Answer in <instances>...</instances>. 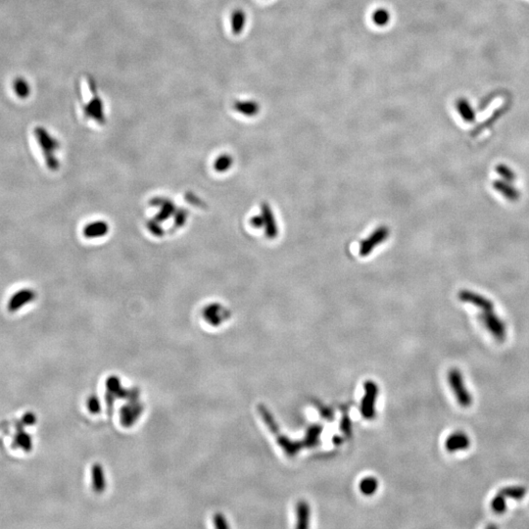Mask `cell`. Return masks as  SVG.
I'll return each mask as SVG.
<instances>
[{
	"instance_id": "1",
	"label": "cell",
	"mask_w": 529,
	"mask_h": 529,
	"mask_svg": "<svg viewBox=\"0 0 529 529\" xmlns=\"http://www.w3.org/2000/svg\"><path fill=\"white\" fill-rule=\"evenodd\" d=\"M34 135L36 136L39 147L42 150L47 168L50 171H57L60 165L57 157L55 156V151L59 148V142L56 138L50 135L46 129L42 127H37L34 130Z\"/></svg>"
},
{
	"instance_id": "3",
	"label": "cell",
	"mask_w": 529,
	"mask_h": 529,
	"mask_svg": "<svg viewBox=\"0 0 529 529\" xmlns=\"http://www.w3.org/2000/svg\"><path fill=\"white\" fill-rule=\"evenodd\" d=\"M480 320L484 323L485 328L491 333L493 337L502 342L507 337V328L504 321L501 320L493 311H483L480 316Z\"/></svg>"
},
{
	"instance_id": "6",
	"label": "cell",
	"mask_w": 529,
	"mask_h": 529,
	"mask_svg": "<svg viewBox=\"0 0 529 529\" xmlns=\"http://www.w3.org/2000/svg\"><path fill=\"white\" fill-rule=\"evenodd\" d=\"M37 298V293L30 288H24L21 290L16 291L13 294L7 304L8 311L10 313H15L19 311L21 308L24 307L27 304H30Z\"/></svg>"
},
{
	"instance_id": "4",
	"label": "cell",
	"mask_w": 529,
	"mask_h": 529,
	"mask_svg": "<svg viewBox=\"0 0 529 529\" xmlns=\"http://www.w3.org/2000/svg\"><path fill=\"white\" fill-rule=\"evenodd\" d=\"M251 224L255 229H264L265 233L269 237H274L278 234V225L274 216L269 206L264 205L261 210V214L254 217Z\"/></svg>"
},
{
	"instance_id": "21",
	"label": "cell",
	"mask_w": 529,
	"mask_h": 529,
	"mask_svg": "<svg viewBox=\"0 0 529 529\" xmlns=\"http://www.w3.org/2000/svg\"><path fill=\"white\" fill-rule=\"evenodd\" d=\"M376 488H377V481L373 477H367L361 481L360 489L366 495H370V494L375 492Z\"/></svg>"
},
{
	"instance_id": "23",
	"label": "cell",
	"mask_w": 529,
	"mask_h": 529,
	"mask_svg": "<svg viewBox=\"0 0 529 529\" xmlns=\"http://www.w3.org/2000/svg\"><path fill=\"white\" fill-rule=\"evenodd\" d=\"M233 165V158L226 154L219 157L215 162V170L219 172H225L229 170V168Z\"/></svg>"
},
{
	"instance_id": "16",
	"label": "cell",
	"mask_w": 529,
	"mask_h": 529,
	"mask_svg": "<svg viewBox=\"0 0 529 529\" xmlns=\"http://www.w3.org/2000/svg\"><path fill=\"white\" fill-rule=\"evenodd\" d=\"M309 518H310V508H309V505L304 502V501H301L299 502L297 505V520H298V524H297V527L298 528H306L308 527V522H309Z\"/></svg>"
},
{
	"instance_id": "19",
	"label": "cell",
	"mask_w": 529,
	"mask_h": 529,
	"mask_svg": "<svg viewBox=\"0 0 529 529\" xmlns=\"http://www.w3.org/2000/svg\"><path fill=\"white\" fill-rule=\"evenodd\" d=\"M93 486L96 492L101 493L105 487L103 471L100 465H94L93 467Z\"/></svg>"
},
{
	"instance_id": "5",
	"label": "cell",
	"mask_w": 529,
	"mask_h": 529,
	"mask_svg": "<svg viewBox=\"0 0 529 529\" xmlns=\"http://www.w3.org/2000/svg\"><path fill=\"white\" fill-rule=\"evenodd\" d=\"M365 396L362 402V415L366 418L374 417V405L379 388L374 382H368L365 385Z\"/></svg>"
},
{
	"instance_id": "25",
	"label": "cell",
	"mask_w": 529,
	"mask_h": 529,
	"mask_svg": "<svg viewBox=\"0 0 529 529\" xmlns=\"http://www.w3.org/2000/svg\"><path fill=\"white\" fill-rule=\"evenodd\" d=\"M23 421L25 422L26 424H33L36 422V418L33 414H28V415H26L25 418H23Z\"/></svg>"
},
{
	"instance_id": "12",
	"label": "cell",
	"mask_w": 529,
	"mask_h": 529,
	"mask_svg": "<svg viewBox=\"0 0 529 529\" xmlns=\"http://www.w3.org/2000/svg\"><path fill=\"white\" fill-rule=\"evenodd\" d=\"M493 187L494 189L499 192L501 195H503L508 200L514 202L517 201L519 198V192L517 188L513 185H510L509 182L504 181H495L493 182Z\"/></svg>"
},
{
	"instance_id": "2",
	"label": "cell",
	"mask_w": 529,
	"mask_h": 529,
	"mask_svg": "<svg viewBox=\"0 0 529 529\" xmlns=\"http://www.w3.org/2000/svg\"><path fill=\"white\" fill-rule=\"evenodd\" d=\"M448 382L451 389L455 394L459 405L463 408H469L472 405V396L465 384L463 374L460 369H451L448 372Z\"/></svg>"
},
{
	"instance_id": "18",
	"label": "cell",
	"mask_w": 529,
	"mask_h": 529,
	"mask_svg": "<svg viewBox=\"0 0 529 529\" xmlns=\"http://www.w3.org/2000/svg\"><path fill=\"white\" fill-rule=\"evenodd\" d=\"M500 493L506 498L513 500H521L526 495V488L523 486H508L500 490Z\"/></svg>"
},
{
	"instance_id": "9",
	"label": "cell",
	"mask_w": 529,
	"mask_h": 529,
	"mask_svg": "<svg viewBox=\"0 0 529 529\" xmlns=\"http://www.w3.org/2000/svg\"><path fill=\"white\" fill-rule=\"evenodd\" d=\"M470 446V439L468 434L464 431H458L453 432L446 439L445 447L448 452L455 453L458 451L467 450Z\"/></svg>"
},
{
	"instance_id": "10",
	"label": "cell",
	"mask_w": 529,
	"mask_h": 529,
	"mask_svg": "<svg viewBox=\"0 0 529 529\" xmlns=\"http://www.w3.org/2000/svg\"><path fill=\"white\" fill-rule=\"evenodd\" d=\"M234 108L237 113L241 114L242 116L249 117V118L257 116L261 110V107H260L258 102L256 100H251V99L235 101Z\"/></svg>"
},
{
	"instance_id": "17",
	"label": "cell",
	"mask_w": 529,
	"mask_h": 529,
	"mask_svg": "<svg viewBox=\"0 0 529 529\" xmlns=\"http://www.w3.org/2000/svg\"><path fill=\"white\" fill-rule=\"evenodd\" d=\"M13 87L16 95L21 99H26L31 94V86L24 78H16L13 83Z\"/></svg>"
},
{
	"instance_id": "24",
	"label": "cell",
	"mask_w": 529,
	"mask_h": 529,
	"mask_svg": "<svg viewBox=\"0 0 529 529\" xmlns=\"http://www.w3.org/2000/svg\"><path fill=\"white\" fill-rule=\"evenodd\" d=\"M17 443L19 444L20 447L24 448L25 450H30L31 447H32V441H31V438L28 434L26 433H20L18 434L17 436V439H16Z\"/></svg>"
},
{
	"instance_id": "20",
	"label": "cell",
	"mask_w": 529,
	"mask_h": 529,
	"mask_svg": "<svg viewBox=\"0 0 529 529\" xmlns=\"http://www.w3.org/2000/svg\"><path fill=\"white\" fill-rule=\"evenodd\" d=\"M506 497L504 495H502L501 493L499 492L494 498H493L492 502H491V508H492L493 512H495L496 514L498 515H501V514H504L507 510V501H506Z\"/></svg>"
},
{
	"instance_id": "11",
	"label": "cell",
	"mask_w": 529,
	"mask_h": 529,
	"mask_svg": "<svg viewBox=\"0 0 529 529\" xmlns=\"http://www.w3.org/2000/svg\"><path fill=\"white\" fill-rule=\"evenodd\" d=\"M455 107L460 117L466 123H473L475 121L476 114L468 99L464 98V97L458 99L456 101Z\"/></svg>"
},
{
	"instance_id": "8",
	"label": "cell",
	"mask_w": 529,
	"mask_h": 529,
	"mask_svg": "<svg viewBox=\"0 0 529 529\" xmlns=\"http://www.w3.org/2000/svg\"><path fill=\"white\" fill-rule=\"evenodd\" d=\"M389 234V231L385 228H381L373 232V234H370L368 238L362 241L360 246V253L362 256H367L369 252H371L374 248L379 244H382L383 241L386 240L387 236Z\"/></svg>"
},
{
	"instance_id": "7",
	"label": "cell",
	"mask_w": 529,
	"mask_h": 529,
	"mask_svg": "<svg viewBox=\"0 0 529 529\" xmlns=\"http://www.w3.org/2000/svg\"><path fill=\"white\" fill-rule=\"evenodd\" d=\"M459 299L464 303L480 308L482 311H493L494 309V304L491 300L470 290H462L459 293Z\"/></svg>"
},
{
	"instance_id": "22",
	"label": "cell",
	"mask_w": 529,
	"mask_h": 529,
	"mask_svg": "<svg viewBox=\"0 0 529 529\" xmlns=\"http://www.w3.org/2000/svg\"><path fill=\"white\" fill-rule=\"evenodd\" d=\"M496 172H498L506 182H509V183H512V182L516 181V179H517L516 172H514L510 167L503 165V164L496 167Z\"/></svg>"
},
{
	"instance_id": "15",
	"label": "cell",
	"mask_w": 529,
	"mask_h": 529,
	"mask_svg": "<svg viewBox=\"0 0 529 529\" xmlns=\"http://www.w3.org/2000/svg\"><path fill=\"white\" fill-rule=\"evenodd\" d=\"M371 21L377 27H386L391 21V13L384 7H379L371 14Z\"/></svg>"
},
{
	"instance_id": "13",
	"label": "cell",
	"mask_w": 529,
	"mask_h": 529,
	"mask_svg": "<svg viewBox=\"0 0 529 529\" xmlns=\"http://www.w3.org/2000/svg\"><path fill=\"white\" fill-rule=\"evenodd\" d=\"M108 233L107 222L102 221L89 222L84 229V234L87 238H95L104 236Z\"/></svg>"
},
{
	"instance_id": "14",
	"label": "cell",
	"mask_w": 529,
	"mask_h": 529,
	"mask_svg": "<svg viewBox=\"0 0 529 529\" xmlns=\"http://www.w3.org/2000/svg\"><path fill=\"white\" fill-rule=\"evenodd\" d=\"M246 13L242 9H235L231 15V28L234 35H240L246 25Z\"/></svg>"
}]
</instances>
